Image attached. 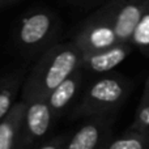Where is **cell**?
<instances>
[{
    "mask_svg": "<svg viewBox=\"0 0 149 149\" xmlns=\"http://www.w3.org/2000/svg\"><path fill=\"white\" fill-rule=\"evenodd\" d=\"M81 64V51L74 42L52 45L39 55L25 76L21 100L46 98L52 89L73 73Z\"/></svg>",
    "mask_w": 149,
    "mask_h": 149,
    "instance_id": "1",
    "label": "cell"
},
{
    "mask_svg": "<svg viewBox=\"0 0 149 149\" xmlns=\"http://www.w3.org/2000/svg\"><path fill=\"white\" fill-rule=\"evenodd\" d=\"M58 20L49 10H33L20 20L15 31V45L20 54L36 56L51 47L58 34Z\"/></svg>",
    "mask_w": 149,
    "mask_h": 149,
    "instance_id": "2",
    "label": "cell"
},
{
    "mask_svg": "<svg viewBox=\"0 0 149 149\" xmlns=\"http://www.w3.org/2000/svg\"><path fill=\"white\" fill-rule=\"evenodd\" d=\"M128 82L120 76H103L88 86L74 110L76 116L109 115L124 101Z\"/></svg>",
    "mask_w": 149,
    "mask_h": 149,
    "instance_id": "3",
    "label": "cell"
},
{
    "mask_svg": "<svg viewBox=\"0 0 149 149\" xmlns=\"http://www.w3.org/2000/svg\"><path fill=\"white\" fill-rule=\"evenodd\" d=\"M24 102L25 111L16 149H33L49 134L54 115L46 98H30Z\"/></svg>",
    "mask_w": 149,
    "mask_h": 149,
    "instance_id": "4",
    "label": "cell"
},
{
    "mask_svg": "<svg viewBox=\"0 0 149 149\" xmlns=\"http://www.w3.org/2000/svg\"><path fill=\"white\" fill-rule=\"evenodd\" d=\"M73 42L80 49L81 54L101 51L119 43L105 8L102 7L85 22Z\"/></svg>",
    "mask_w": 149,
    "mask_h": 149,
    "instance_id": "5",
    "label": "cell"
},
{
    "mask_svg": "<svg viewBox=\"0 0 149 149\" xmlns=\"http://www.w3.org/2000/svg\"><path fill=\"white\" fill-rule=\"evenodd\" d=\"M148 3L149 0H110L103 4L119 43H130L132 33L147 9Z\"/></svg>",
    "mask_w": 149,
    "mask_h": 149,
    "instance_id": "6",
    "label": "cell"
},
{
    "mask_svg": "<svg viewBox=\"0 0 149 149\" xmlns=\"http://www.w3.org/2000/svg\"><path fill=\"white\" fill-rule=\"evenodd\" d=\"M131 43H118L110 49L89 52V54H81L80 67L95 73L111 71L126 59L127 55L131 52Z\"/></svg>",
    "mask_w": 149,
    "mask_h": 149,
    "instance_id": "7",
    "label": "cell"
},
{
    "mask_svg": "<svg viewBox=\"0 0 149 149\" xmlns=\"http://www.w3.org/2000/svg\"><path fill=\"white\" fill-rule=\"evenodd\" d=\"M90 120L81 126L65 143L63 149H98L103 141L107 128V115L90 116Z\"/></svg>",
    "mask_w": 149,
    "mask_h": 149,
    "instance_id": "8",
    "label": "cell"
},
{
    "mask_svg": "<svg viewBox=\"0 0 149 149\" xmlns=\"http://www.w3.org/2000/svg\"><path fill=\"white\" fill-rule=\"evenodd\" d=\"M82 82V72L81 67H79L73 73H71L65 80H63L55 89L47 94L46 100L50 106L52 115L58 116L67 109V106L74 100L79 93L80 86Z\"/></svg>",
    "mask_w": 149,
    "mask_h": 149,
    "instance_id": "9",
    "label": "cell"
},
{
    "mask_svg": "<svg viewBox=\"0 0 149 149\" xmlns=\"http://www.w3.org/2000/svg\"><path fill=\"white\" fill-rule=\"evenodd\" d=\"M25 102L22 100L15 102L7 115L0 119V149H16L22 122Z\"/></svg>",
    "mask_w": 149,
    "mask_h": 149,
    "instance_id": "10",
    "label": "cell"
},
{
    "mask_svg": "<svg viewBox=\"0 0 149 149\" xmlns=\"http://www.w3.org/2000/svg\"><path fill=\"white\" fill-rule=\"evenodd\" d=\"M24 80H25L24 68L0 79V119L4 118L10 107L15 105L16 97L22 88Z\"/></svg>",
    "mask_w": 149,
    "mask_h": 149,
    "instance_id": "11",
    "label": "cell"
},
{
    "mask_svg": "<svg viewBox=\"0 0 149 149\" xmlns=\"http://www.w3.org/2000/svg\"><path fill=\"white\" fill-rule=\"evenodd\" d=\"M148 143V135L139 131H134L114 140L106 149H147Z\"/></svg>",
    "mask_w": 149,
    "mask_h": 149,
    "instance_id": "12",
    "label": "cell"
},
{
    "mask_svg": "<svg viewBox=\"0 0 149 149\" xmlns=\"http://www.w3.org/2000/svg\"><path fill=\"white\" fill-rule=\"evenodd\" d=\"M130 43L149 52V3L131 36Z\"/></svg>",
    "mask_w": 149,
    "mask_h": 149,
    "instance_id": "13",
    "label": "cell"
},
{
    "mask_svg": "<svg viewBox=\"0 0 149 149\" xmlns=\"http://www.w3.org/2000/svg\"><path fill=\"white\" fill-rule=\"evenodd\" d=\"M134 128L149 136V79L145 84L144 94H143L140 105L137 107L136 122H135Z\"/></svg>",
    "mask_w": 149,
    "mask_h": 149,
    "instance_id": "14",
    "label": "cell"
},
{
    "mask_svg": "<svg viewBox=\"0 0 149 149\" xmlns=\"http://www.w3.org/2000/svg\"><path fill=\"white\" fill-rule=\"evenodd\" d=\"M67 143L64 136H60V137H56L54 140H50L47 143H43V144L38 145L36 149H63Z\"/></svg>",
    "mask_w": 149,
    "mask_h": 149,
    "instance_id": "15",
    "label": "cell"
},
{
    "mask_svg": "<svg viewBox=\"0 0 149 149\" xmlns=\"http://www.w3.org/2000/svg\"><path fill=\"white\" fill-rule=\"evenodd\" d=\"M71 4L76 5V7H81V8H90L94 7L98 4H105V3L110 1V0H68Z\"/></svg>",
    "mask_w": 149,
    "mask_h": 149,
    "instance_id": "16",
    "label": "cell"
},
{
    "mask_svg": "<svg viewBox=\"0 0 149 149\" xmlns=\"http://www.w3.org/2000/svg\"><path fill=\"white\" fill-rule=\"evenodd\" d=\"M13 1H17V0H0V8L5 7V5L10 4V3H13Z\"/></svg>",
    "mask_w": 149,
    "mask_h": 149,
    "instance_id": "17",
    "label": "cell"
}]
</instances>
